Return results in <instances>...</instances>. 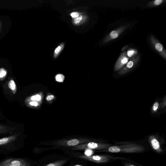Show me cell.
Segmentation results:
<instances>
[{"label": "cell", "mask_w": 166, "mask_h": 166, "mask_svg": "<svg viewBox=\"0 0 166 166\" xmlns=\"http://www.w3.org/2000/svg\"><path fill=\"white\" fill-rule=\"evenodd\" d=\"M108 146L105 144L97 143L93 142H90L79 145L71 147L72 150H83L87 149H101L107 147Z\"/></svg>", "instance_id": "4"}, {"label": "cell", "mask_w": 166, "mask_h": 166, "mask_svg": "<svg viewBox=\"0 0 166 166\" xmlns=\"http://www.w3.org/2000/svg\"><path fill=\"white\" fill-rule=\"evenodd\" d=\"M130 25L127 24L119 27L115 30L111 31L106 36L103 42L104 43H107L111 41L116 39Z\"/></svg>", "instance_id": "5"}, {"label": "cell", "mask_w": 166, "mask_h": 166, "mask_svg": "<svg viewBox=\"0 0 166 166\" xmlns=\"http://www.w3.org/2000/svg\"><path fill=\"white\" fill-rule=\"evenodd\" d=\"M41 96L39 95H37L32 97L31 99L32 100L39 101L41 99Z\"/></svg>", "instance_id": "21"}, {"label": "cell", "mask_w": 166, "mask_h": 166, "mask_svg": "<svg viewBox=\"0 0 166 166\" xmlns=\"http://www.w3.org/2000/svg\"><path fill=\"white\" fill-rule=\"evenodd\" d=\"M77 158L93 161L96 163H103L109 161V159L107 157L100 155L87 156L84 155H76Z\"/></svg>", "instance_id": "7"}, {"label": "cell", "mask_w": 166, "mask_h": 166, "mask_svg": "<svg viewBox=\"0 0 166 166\" xmlns=\"http://www.w3.org/2000/svg\"><path fill=\"white\" fill-rule=\"evenodd\" d=\"M129 166H135L133 165H130Z\"/></svg>", "instance_id": "27"}, {"label": "cell", "mask_w": 166, "mask_h": 166, "mask_svg": "<svg viewBox=\"0 0 166 166\" xmlns=\"http://www.w3.org/2000/svg\"><path fill=\"white\" fill-rule=\"evenodd\" d=\"M61 49V47L60 46H58V47L55 50V53L56 54H58L60 52Z\"/></svg>", "instance_id": "24"}, {"label": "cell", "mask_w": 166, "mask_h": 166, "mask_svg": "<svg viewBox=\"0 0 166 166\" xmlns=\"http://www.w3.org/2000/svg\"><path fill=\"white\" fill-rule=\"evenodd\" d=\"M108 151L112 153H118L121 152V148L118 146H112L108 149Z\"/></svg>", "instance_id": "17"}, {"label": "cell", "mask_w": 166, "mask_h": 166, "mask_svg": "<svg viewBox=\"0 0 166 166\" xmlns=\"http://www.w3.org/2000/svg\"><path fill=\"white\" fill-rule=\"evenodd\" d=\"M16 130V127L0 124V135L12 133Z\"/></svg>", "instance_id": "11"}, {"label": "cell", "mask_w": 166, "mask_h": 166, "mask_svg": "<svg viewBox=\"0 0 166 166\" xmlns=\"http://www.w3.org/2000/svg\"><path fill=\"white\" fill-rule=\"evenodd\" d=\"M150 141L152 148L158 152L161 151L160 143L154 136H152L150 138Z\"/></svg>", "instance_id": "10"}, {"label": "cell", "mask_w": 166, "mask_h": 166, "mask_svg": "<svg viewBox=\"0 0 166 166\" xmlns=\"http://www.w3.org/2000/svg\"><path fill=\"white\" fill-rule=\"evenodd\" d=\"M64 76L62 75L59 74L56 76V79L57 81L59 82H63L64 80Z\"/></svg>", "instance_id": "18"}, {"label": "cell", "mask_w": 166, "mask_h": 166, "mask_svg": "<svg viewBox=\"0 0 166 166\" xmlns=\"http://www.w3.org/2000/svg\"><path fill=\"white\" fill-rule=\"evenodd\" d=\"M165 0H155L149 2L147 4V6L149 7H154L159 6L161 4L165 3Z\"/></svg>", "instance_id": "12"}, {"label": "cell", "mask_w": 166, "mask_h": 166, "mask_svg": "<svg viewBox=\"0 0 166 166\" xmlns=\"http://www.w3.org/2000/svg\"><path fill=\"white\" fill-rule=\"evenodd\" d=\"M159 106V104L158 102H155L154 105H153L152 108L153 110L154 111H156L158 109Z\"/></svg>", "instance_id": "22"}, {"label": "cell", "mask_w": 166, "mask_h": 166, "mask_svg": "<svg viewBox=\"0 0 166 166\" xmlns=\"http://www.w3.org/2000/svg\"><path fill=\"white\" fill-rule=\"evenodd\" d=\"M80 166L77 165V166Z\"/></svg>", "instance_id": "28"}, {"label": "cell", "mask_w": 166, "mask_h": 166, "mask_svg": "<svg viewBox=\"0 0 166 166\" xmlns=\"http://www.w3.org/2000/svg\"><path fill=\"white\" fill-rule=\"evenodd\" d=\"M29 105L30 106H36L38 105V103L36 102L32 101L30 102Z\"/></svg>", "instance_id": "25"}, {"label": "cell", "mask_w": 166, "mask_h": 166, "mask_svg": "<svg viewBox=\"0 0 166 166\" xmlns=\"http://www.w3.org/2000/svg\"><path fill=\"white\" fill-rule=\"evenodd\" d=\"M83 19V16L82 15L79 16L74 19V23L75 24L79 23Z\"/></svg>", "instance_id": "20"}, {"label": "cell", "mask_w": 166, "mask_h": 166, "mask_svg": "<svg viewBox=\"0 0 166 166\" xmlns=\"http://www.w3.org/2000/svg\"><path fill=\"white\" fill-rule=\"evenodd\" d=\"M90 140L86 139H74L68 140H63L58 141L53 144V145L58 147H71L83 143L90 142Z\"/></svg>", "instance_id": "3"}, {"label": "cell", "mask_w": 166, "mask_h": 166, "mask_svg": "<svg viewBox=\"0 0 166 166\" xmlns=\"http://www.w3.org/2000/svg\"><path fill=\"white\" fill-rule=\"evenodd\" d=\"M54 96L52 95H49L46 97V100L50 101L54 99Z\"/></svg>", "instance_id": "26"}, {"label": "cell", "mask_w": 166, "mask_h": 166, "mask_svg": "<svg viewBox=\"0 0 166 166\" xmlns=\"http://www.w3.org/2000/svg\"><path fill=\"white\" fill-rule=\"evenodd\" d=\"M6 71L3 69L0 70V78H2L5 77L6 75Z\"/></svg>", "instance_id": "19"}, {"label": "cell", "mask_w": 166, "mask_h": 166, "mask_svg": "<svg viewBox=\"0 0 166 166\" xmlns=\"http://www.w3.org/2000/svg\"><path fill=\"white\" fill-rule=\"evenodd\" d=\"M71 16L72 17L76 18L79 16V15L77 12H74L71 14Z\"/></svg>", "instance_id": "23"}, {"label": "cell", "mask_w": 166, "mask_h": 166, "mask_svg": "<svg viewBox=\"0 0 166 166\" xmlns=\"http://www.w3.org/2000/svg\"><path fill=\"white\" fill-rule=\"evenodd\" d=\"M130 58L127 57L126 52H125L121 54L118 58L114 67L115 71H117L124 67Z\"/></svg>", "instance_id": "9"}, {"label": "cell", "mask_w": 166, "mask_h": 166, "mask_svg": "<svg viewBox=\"0 0 166 166\" xmlns=\"http://www.w3.org/2000/svg\"><path fill=\"white\" fill-rule=\"evenodd\" d=\"M138 51L136 49H129L127 52V57L129 58H131L137 55Z\"/></svg>", "instance_id": "16"}, {"label": "cell", "mask_w": 166, "mask_h": 166, "mask_svg": "<svg viewBox=\"0 0 166 166\" xmlns=\"http://www.w3.org/2000/svg\"><path fill=\"white\" fill-rule=\"evenodd\" d=\"M139 60V55H135L133 57L129 62H127L126 65L118 72V74L120 75L124 74L132 70L137 65Z\"/></svg>", "instance_id": "6"}, {"label": "cell", "mask_w": 166, "mask_h": 166, "mask_svg": "<svg viewBox=\"0 0 166 166\" xmlns=\"http://www.w3.org/2000/svg\"><path fill=\"white\" fill-rule=\"evenodd\" d=\"M67 161L66 159L59 160L50 163L45 166H62L67 162Z\"/></svg>", "instance_id": "15"}, {"label": "cell", "mask_w": 166, "mask_h": 166, "mask_svg": "<svg viewBox=\"0 0 166 166\" xmlns=\"http://www.w3.org/2000/svg\"><path fill=\"white\" fill-rule=\"evenodd\" d=\"M150 42L155 49L159 53L161 56L166 59V51L163 46L157 40L154 36H151L150 38Z\"/></svg>", "instance_id": "8"}, {"label": "cell", "mask_w": 166, "mask_h": 166, "mask_svg": "<svg viewBox=\"0 0 166 166\" xmlns=\"http://www.w3.org/2000/svg\"><path fill=\"white\" fill-rule=\"evenodd\" d=\"M20 133L0 138V154L7 155L20 150L24 146Z\"/></svg>", "instance_id": "1"}, {"label": "cell", "mask_w": 166, "mask_h": 166, "mask_svg": "<svg viewBox=\"0 0 166 166\" xmlns=\"http://www.w3.org/2000/svg\"><path fill=\"white\" fill-rule=\"evenodd\" d=\"M121 152H135L140 151V148L138 147H132L127 148H121Z\"/></svg>", "instance_id": "14"}, {"label": "cell", "mask_w": 166, "mask_h": 166, "mask_svg": "<svg viewBox=\"0 0 166 166\" xmlns=\"http://www.w3.org/2000/svg\"><path fill=\"white\" fill-rule=\"evenodd\" d=\"M8 87L13 93L15 95L17 91V87L14 81L13 80H10L8 83Z\"/></svg>", "instance_id": "13"}, {"label": "cell", "mask_w": 166, "mask_h": 166, "mask_svg": "<svg viewBox=\"0 0 166 166\" xmlns=\"http://www.w3.org/2000/svg\"><path fill=\"white\" fill-rule=\"evenodd\" d=\"M30 160L25 158L7 157L0 161V166H32Z\"/></svg>", "instance_id": "2"}]
</instances>
